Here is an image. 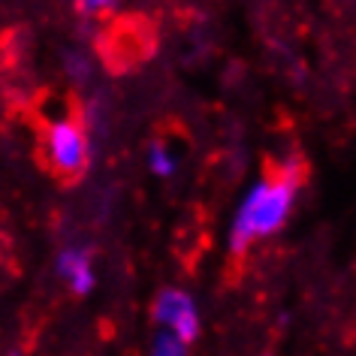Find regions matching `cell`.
Returning a JSON list of instances; mask_svg holds the SVG:
<instances>
[{
    "label": "cell",
    "instance_id": "cell-1",
    "mask_svg": "<svg viewBox=\"0 0 356 356\" xmlns=\"http://www.w3.org/2000/svg\"><path fill=\"white\" fill-rule=\"evenodd\" d=\"M299 178V163H287L278 175H266L251 184L229 227V251L236 257H242L257 238H269L287 224L296 206Z\"/></svg>",
    "mask_w": 356,
    "mask_h": 356
},
{
    "label": "cell",
    "instance_id": "cell-2",
    "mask_svg": "<svg viewBox=\"0 0 356 356\" xmlns=\"http://www.w3.org/2000/svg\"><path fill=\"white\" fill-rule=\"evenodd\" d=\"M46 154L49 166L64 178H76L88 166V136L76 121L60 118L46 127Z\"/></svg>",
    "mask_w": 356,
    "mask_h": 356
},
{
    "label": "cell",
    "instance_id": "cell-3",
    "mask_svg": "<svg viewBox=\"0 0 356 356\" xmlns=\"http://www.w3.org/2000/svg\"><path fill=\"white\" fill-rule=\"evenodd\" d=\"M151 317L160 329H169V332L181 335L188 344L197 341L200 335V308L197 299L191 293L178 290V287H166L157 293L154 305H151Z\"/></svg>",
    "mask_w": 356,
    "mask_h": 356
},
{
    "label": "cell",
    "instance_id": "cell-4",
    "mask_svg": "<svg viewBox=\"0 0 356 356\" xmlns=\"http://www.w3.org/2000/svg\"><path fill=\"white\" fill-rule=\"evenodd\" d=\"M55 269L76 296H88L97 284L94 266H91V251H88V248H79V245L64 248L55 260Z\"/></svg>",
    "mask_w": 356,
    "mask_h": 356
},
{
    "label": "cell",
    "instance_id": "cell-5",
    "mask_svg": "<svg viewBox=\"0 0 356 356\" xmlns=\"http://www.w3.org/2000/svg\"><path fill=\"white\" fill-rule=\"evenodd\" d=\"M188 353H191V344L181 335L169 332V329H157L154 338H151L148 356H188Z\"/></svg>",
    "mask_w": 356,
    "mask_h": 356
},
{
    "label": "cell",
    "instance_id": "cell-6",
    "mask_svg": "<svg viewBox=\"0 0 356 356\" xmlns=\"http://www.w3.org/2000/svg\"><path fill=\"white\" fill-rule=\"evenodd\" d=\"M148 169L154 172L157 178H169L175 172V157L163 142H151L148 145Z\"/></svg>",
    "mask_w": 356,
    "mask_h": 356
},
{
    "label": "cell",
    "instance_id": "cell-7",
    "mask_svg": "<svg viewBox=\"0 0 356 356\" xmlns=\"http://www.w3.org/2000/svg\"><path fill=\"white\" fill-rule=\"evenodd\" d=\"M67 73L73 76L76 82L88 79V73H91V64H88V58L82 55V51H70V58H67Z\"/></svg>",
    "mask_w": 356,
    "mask_h": 356
},
{
    "label": "cell",
    "instance_id": "cell-8",
    "mask_svg": "<svg viewBox=\"0 0 356 356\" xmlns=\"http://www.w3.org/2000/svg\"><path fill=\"white\" fill-rule=\"evenodd\" d=\"M115 0H76V10L82 15H97V13H106Z\"/></svg>",
    "mask_w": 356,
    "mask_h": 356
},
{
    "label": "cell",
    "instance_id": "cell-9",
    "mask_svg": "<svg viewBox=\"0 0 356 356\" xmlns=\"http://www.w3.org/2000/svg\"><path fill=\"white\" fill-rule=\"evenodd\" d=\"M266 356H269V353H266Z\"/></svg>",
    "mask_w": 356,
    "mask_h": 356
}]
</instances>
